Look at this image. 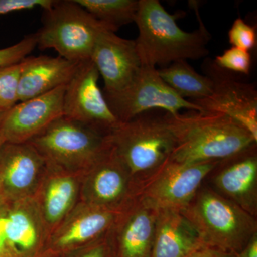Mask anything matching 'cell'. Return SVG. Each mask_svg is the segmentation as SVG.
Wrapping results in <instances>:
<instances>
[{
  "mask_svg": "<svg viewBox=\"0 0 257 257\" xmlns=\"http://www.w3.org/2000/svg\"><path fill=\"white\" fill-rule=\"evenodd\" d=\"M181 212L203 244L237 253L257 233L255 216L210 188H202Z\"/></svg>",
  "mask_w": 257,
  "mask_h": 257,
  "instance_id": "obj_3",
  "label": "cell"
},
{
  "mask_svg": "<svg viewBox=\"0 0 257 257\" xmlns=\"http://www.w3.org/2000/svg\"><path fill=\"white\" fill-rule=\"evenodd\" d=\"M158 210L136 197L109 232L114 257H152Z\"/></svg>",
  "mask_w": 257,
  "mask_h": 257,
  "instance_id": "obj_16",
  "label": "cell"
},
{
  "mask_svg": "<svg viewBox=\"0 0 257 257\" xmlns=\"http://www.w3.org/2000/svg\"><path fill=\"white\" fill-rule=\"evenodd\" d=\"M46 167L45 159L31 144H2L0 187L8 204L34 197Z\"/></svg>",
  "mask_w": 257,
  "mask_h": 257,
  "instance_id": "obj_12",
  "label": "cell"
},
{
  "mask_svg": "<svg viewBox=\"0 0 257 257\" xmlns=\"http://www.w3.org/2000/svg\"><path fill=\"white\" fill-rule=\"evenodd\" d=\"M221 161V160H220ZM220 161L184 165L169 160L138 189L137 197L157 210H182Z\"/></svg>",
  "mask_w": 257,
  "mask_h": 257,
  "instance_id": "obj_9",
  "label": "cell"
},
{
  "mask_svg": "<svg viewBox=\"0 0 257 257\" xmlns=\"http://www.w3.org/2000/svg\"><path fill=\"white\" fill-rule=\"evenodd\" d=\"M164 116L175 138L170 160L177 163L224 160L257 143L242 125L221 113L189 111Z\"/></svg>",
  "mask_w": 257,
  "mask_h": 257,
  "instance_id": "obj_1",
  "label": "cell"
},
{
  "mask_svg": "<svg viewBox=\"0 0 257 257\" xmlns=\"http://www.w3.org/2000/svg\"><path fill=\"white\" fill-rule=\"evenodd\" d=\"M135 23L139 31L135 41L143 66L164 67L179 60H199L209 54L211 36L205 27L184 31L177 25V15L167 13L158 0H139Z\"/></svg>",
  "mask_w": 257,
  "mask_h": 257,
  "instance_id": "obj_2",
  "label": "cell"
},
{
  "mask_svg": "<svg viewBox=\"0 0 257 257\" xmlns=\"http://www.w3.org/2000/svg\"><path fill=\"white\" fill-rule=\"evenodd\" d=\"M77 257H114L109 241V233L100 239L82 248Z\"/></svg>",
  "mask_w": 257,
  "mask_h": 257,
  "instance_id": "obj_29",
  "label": "cell"
},
{
  "mask_svg": "<svg viewBox=\"0 0 257 257\" xmlns=\"http://www.w3.org/2000/svg\"><path fill=\"white\" fill-rule=\"evenodd\" d=\"M99 73L91 60L79 62L66 84L63 116L109 135L120 121L108 105L98 84Z\"/></svg>",
  "mask_w": 257,
  "mask_h": 257,
  "instance_id": "obj_10",
  "label": "cell"
},
{
  "mask_svg": "<svg viewBox=\"0 0 257 257\" xmlns=\"http://www.w3.org/2000/svg\"><path fill=\"white\" fill-rule=\"evenodd\" d=\"M186 257H236V253L226 252L216 248L203 246Z\"/></svg>",
  "mask_w": 257,
  "mask_h": 257,
  "instance_id": "obj_30",
  "label": "cell"
},
{
  "mask_svg": "<svg viewBox=\"0 0 257 257\" xmlns=\"http://www.w3.org/2000/svg\"><path fill=\"white\" fill-rule=\"evenodd\" d=\"M106 102L120 122H125L139 115L162 109L176 114L180 111H201L192 101L180 97L159 75L155 67L143 66L130 84L121 90L104 93Z\"/></svg>",
  "mask_w": 257,
  "mask_h": 257,
  "instance_id": "obj_7",
  "label": "cell"
},
{
  "mask_svg": "<svg viewBox=\"0 0 257 257\" xmlns=\"http://www.w3.org/2000/svg\"><path fill=\"white\" fill-rule=\"evenodd\" d=\"M214 63L229 72L248 75L251 70V57L248 51L231 47L225 50L222 55L216 56Z\"/></svg>",
  "mask_w": 257,
  "mask_h": 257,
  "instance_id": "obj_25",
  "label": "cell"
},
{
  "mask_svg": "<svg viewBox=\"0 0 257 257\" xmlns=\"http://www.w3.org/2000/svg\"><path fill=\"white\" fill-rule=\"evenodd\" d=\"M121 211L79 202L50 235L46 250L61 256L94 242L109 232Z\"/></svg>",
  "mask_w": 257,
  "mask_h": 257,
  "instance_id": "obj_14",
  "label": "cell"
},
{
  "mask_svg": "<svg viewBox=\"0 0 257 257\" xmlns=\"http://www.w3.org/2000/svg\"><path fill=\"white\" fill-rule=\"evenodd\" d=\"M23 61L0 68V109L9 111L18 104V88Z\"/></svg>",
  "mask_w": 257,
  "mask_h": 257,
  "instance_id": "obj_24",
  "label": "cell"
},
{
  "mask_svg": "<svg viewBox=\"0 0 257 257\" xmlns=\"http://www.w3.org/2000/svg\"><path fill=\"white\" fill-rule=\"evenodd\" d=\"M0 230L15 257H37L46 251L49 235L34 197L10 204L0 215Z\"/></svg>",
  "mask_w": 257,
  "mask_h": 257,
  "instance_id": "obj_17",
  "label": "cell"
},
{
  "mask_svg": "<svg viewBox=\"0 0 257 257\" xmlns=\"http://www.w3.org/2000/svg\"><path fill=\"white\" fill-rule=\"evenodd\" d=\"M96 20L116 32L118 29L135 23L139 0H75Z\"/></svg>",
  "mask_w": 257,
  "mask_h": 257,
  "instance_id": "obj_23",
  "label": "cell"
},
{
  "mask_svg": "<svg viewBox=\"0 0 257 257\" xmlns=\"http://www.w3.org/2000/svg\"><path fill=\"white\" fill-rule=\"evenodd\" d=\"M47 165L83 173L109 145L95 128L62 116L28 142Z\"/></svg>",
  "mask_w": 257,
  "mask_h": 257,
  "instance_id": "obj_6",
  "label": "cell"
},
{
  "mask_svg": "<svg viewBox=\"0 0 257 257\" xmlns=\"http://www.w3.org/2000/svg\"><path fill=\"white\" fill-rule=\"evenodd\" d=\"M196 230L177 209H160L152 257H186L203 247Z\"/></svg>",
  "mask_w": 257,
  "mask_h": 257,
  "instance_id": "obj_21",
  "label": "cell"
},
{
  "mask_svg": "<svg viewBox=\"0 0 257 257\" xmlns=\"http://www.w3.org/2000/svg\"><path fill=\"white\" fill-rule=\"evenodd\" d=\"M43 10L42 27L35 33L37 47L53 49L72 62L90 60L96 39L108 28L75 0L53 1Z\"/></svg>",
  "mask_w": 257,
  "mask_h": 257,
  "instance_id": "obj_5",
  "label": "cell"
},
{
  "mask_svg": "<svg viewBox=\"0 0 257 257\" xmlns=\"http://www.w3.org/2000/svg\"><path fill=\"white\" fill-rule=\"evenodd\" d=\"M5 114H6V111H4L0 109V124H1L2 121H3V118H4Z\"/></svg>",
  "mask_w": 257,
  "mask_h": 257,
  "instance_id": "obj_35",
  "label": "cell"
},
{
  "mask_svg": "<svg viewBox=\"0 0 257 257\" xmlns=\"http://www.w3.org/2000/svg\"><path fill=\"white\" fill-rule=\"evenodd\" d=\"M79 63L60 56L41 55L24 59L19 82V102L43 95L56 88L66 85Z\"/></svg>",
  "mask_w": 257,
  "mask_h": 257,
  "instance_id": "obj_20",
  "label": "cell"
},
{
  "mask_svg": "<svg viewBox=\"0 0 257 257\" xmlns=\"http://www.w3.org/2000/svg\"><path fill=\"white\" fill-rule=\"evenodd\" d=\"M228 37L229 43L232 47H238L248 52L256 47V30L253 27L245 23L242 19L237 18L234 20L228 33Z\"/></svg>",
  "mask_w": 257,
  "mask_h": 257,
  "instance_id": "obj_27",
  "label": "cell"
},
{
  "mask_svg": "<svg viewBox=\"0 0 257 257\" xmlns=\"http://www.w3.org/2000/svg\"><path fill=\"white\" fill-rule=\"evenodd\" d=\"M138 192L127 168L109 143L83 172L79 202L121 211L133 202Z\"/></svg>",
  "mask_w": 257,
  "mask_h": 257,
  "instance_id": "obj_8",
  "label": "cell"
},
{
  "mask_svg": "<svg viewBox=\"0 0 257 257\" xmlns=\"http://www.w3.org/2000/svg\"><path fill=\"white\" fill-rule=\"evenodd\" d=\"M159 75L180 97L189 101L205 99L213 92V82L198 73L187 60L172 62L157 69Z\"/></svg>",
  "mask_w": 257,
  "mask_h": 257,
  "instance_id": "obj_22",
  "label": "cell"
},
{
  "mask_svg": "<svg viewBox=\"0 0 257 257\" xmlns=\"http://www.w3.org/2000/svg\"><path fill=\"white\" fill-rule=\"evenodd\" d=\"M37 257H60L58 255L55 254V253L51 252V251L46 250L45 252L42 253L41 255Z\"/></svg>",
  "mask_w": 257,
  "mask_h": 257,
  "instance_id": "obj_34",
  "label": "cell"
},
{
  "mask_svg": "<svg viewBox=\"0 0 257 257\" xmlns=\"http://www.w3.org/2000/svg\"><path fill=\"white\" fill-rule=\"evenodd\" d=\"M0 257H15L7 246L1 231H0Z\"/></svg>",
  "mask_w": 257,
  "mask_h": 257,
  "instance_id": "obj_32",
  "label": "cell"
},
{
  "mask_svg": "<svg viewBox=\"0 0 257 257\" xmlns=\"http://www.w3.org/2000/svg\"><path fill=\"white\" fill-rule=\"evenodd\" d=\"M213 179L216 192L253 216L257 212L256 145L221 160Z\"/></svg>",
  "mask_w": 257,
  "mask_h": 257,
  "instance_id": "obj_19",
  "label": "cell"
},
{
  "mask_svg": "<svg viewBox=\"0 0 257 257\" xmlns=\"http://www.w3.org/2000/svg\"><path fill=\"white\" fill-rule=\"evenodd\" d=\"M36 47L37 39L35 33L25 36L12 46L0 49V68L22 62Z\"/></svg>",
  "mask_w": 257,
  "mask_h": 257,
  "instance_id": "obj_26",
  "label": "cell"
},
{
  "mask_svg": "<svg viewBox=\"0 0 257 257\" xmlns=\"http://www.w3.org/2000/svg\"><path fill=\"white\" fill-rule=\"evenodd\" d=\"M2 144H3V143H2L1 140H0V145H1Z\"/></svg>",
  "mask_w": 257,
  "mask_h": 257,
  "instance_id": "obj_36",
  "label": "cell"
},
{
  "mask_svg": "<svg viewBox=\"0 0 257 257\" xmlns=\"http://www.w3.org/2000/svg\"><path fill=\"white\" fill-rule=\"evenodd\" d=\"M54 0H0V15H7L21 10L40 8L45 10Z\"/></svg>",
  "mask_w": 257,
  "mask_h": 257,
  "instance_id": "obj_28",
  "label": "cell"
},
{
  "mask_svg": "<svg viewBox=\"0 0 257 257\" xmlns=\"http://www.w3.org/2000/svg\"><path fill=\"white\" fill-rule=\"evenodd\" d=\"M236 257H257V233L240 252L236 253Z\"/></svg>",
  "mask_w": 257,
  "mask_h": 257,
  "instance_id": "obj_31",
  "label": "cell"
},
{
  "mask_svg": "<svg viewBox=\"0 0 257 257\" xmlns=\"http://www.w3.org/2000/svg\"><path fill=\"white\" fill-rule=\"evenodd\" d=\"M66 85L20 101L7 111L0 124L2 143H26L63 116Z\"/></svg>",
  "mask_w": 257,
  "mask_h": 257,
  "instance_id": "obj_13",
  "label": "cell"
},
{
  "mask_svg": "<svg viewBox=\"0 0 257 257\" xmlns=\"http://www.w3.org/2000/svg\"><path fill=\"white\" fill-rule=\"evenodd\" d=\"M150 111L121 122L107 135L138 189L170 160L175 138L165 116Z\"/></svg>",
  "mask_w": 257,
  "mask_h": 257,
  "instance_id": "obj_4",
  "label": "cell"
},
{
  "mask_svg": "<svg viewBox=\"0 0 257 257\" xmlns=\"http://www.w3.org/2000/svg\"><path fill=\"white\" fill-rule=\"evenodd\" d=\"M206 75L213 82V92L205 99L191 101L201 111L221 113L234 119L257 140V91L253 84L241 82L214 61L204 63Z\"/></svg>",
  "mask_w": 257,
  "mask_h": 257,
  "instance_id": "obj_11",
  "label": "cell"
},
{
  "mask_svg": "<svg viewBox=\"0 0 257 257\" xmlns=\"http://www.w3.org/2000/svg\"><path fill=\"white\" fill-rule=\"evenodd\" d=\"M9 207L10 204H8V203L5 200L4 195L2 192L1 187H0V215L5 213Z\"/></svg>",
  "mask_w": 257,
  "mask_h": 257,
  "instance_id": "obj_33",
  "label": "cell"
},
{
  "mask_svg": "<svg viewBox=\"0 0 257 257\" xmlns=\"http://www.w3.org/2000/svg\"><path fill=\"white\" fill-rule=\"evenodd\" d=\"M90 60L104 81V93L124 89L143 67L135 40L120 37L108 29L96 39Z\"/></svg>",
  "mask_w": 257,
  "mask_h": 257,
  "instance_id": "obj_15",
  "label": "cell"
},
{
  "mask_svg": "<svg viewBox=\"0 0 257 257\" xmlns=\"http://www.w3.org/2000/svg\"><path fill=\"white\" fill-rule=\"evenodd\" d=\"M46 166L34 198L50 238L78 204L83 173Z\"/></svg>",
  "mask_w": 257,
  "mask_h": 257,
  "instance_id": "obj_18",
  "label": "cell"
}]
</instances>
